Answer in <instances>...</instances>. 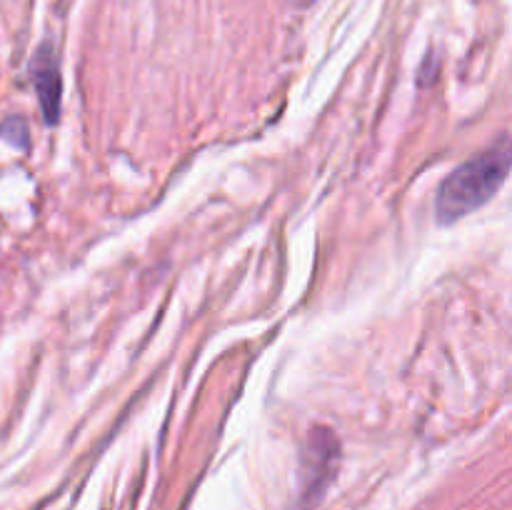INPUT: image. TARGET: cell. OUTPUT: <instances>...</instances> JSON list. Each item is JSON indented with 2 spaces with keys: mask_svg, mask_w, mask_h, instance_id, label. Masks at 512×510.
<instances>
[{
  "mask_svg": "<svg viewBox=\"0 0 512 510\" xmlns=\"http://www.w3.org/2000/svg\"><path fill=\"white\" fill-rule=\"evenodd\" d=\"M512 170V138L503 135L490 148L458 165L448 178L440 183L435 198V218L438 223L450 225L483 208L508 180Z\"/></svg>",
  "mask_w": 512,
  "mask_h": 510,
  "instance_id": "6da1fadb",
  "label": "cell"
},
{
  "mask_svg": "<svg viewBox=\"0 0 512 510\" xmlns=\"http://www.w3.org/2000/svg\"><path fill=\"white\" fill-rule=\"evenodd\" d=\"M340 460V443L335 438L333 430L318 428L310 430L308 443H305L303 453V500L305 503H315L320 500L323 490L333 480L335 468Z\"/></svg>",
  "mask_w": 512,
  "mask_h": 510,
  "instance_id": "7a4b0ae2",
  "label": "cell"
},
{
  "mask_svg": "<svg viewBox=\"0 0 512 510\" xmlns=\"http://www.w3.org/2000/svg\"><path fill=\"white\" fill-rule=\"evenodd\" d=\"M30 80H33V88L38 93L45 123L55 125L60 118V90H63V83H60L58 58H55L53 48L48 43L40 45L38 53L30 60Z\"/></svg>",
  "mask_w": 512,
  "mask_h": 510,
  "instance_id": "3957f363",
  "label": "cell"
},
{
  "mask_svg": "<svg viewBox=\"0 0 512 510\" xmlns=\"http://www.w3.org/2000/svg\"><path fill=\"white\" fill-rule=\"evenodd\" d=\"M290 3H295V5H300V8H305V5L315 3V0H290Z\"/></svg>",
  "mask_w": 512,
  "mask_h": 510,
  "instance_id": "277c9868",
  "label": "cell"
}]
</instances>
